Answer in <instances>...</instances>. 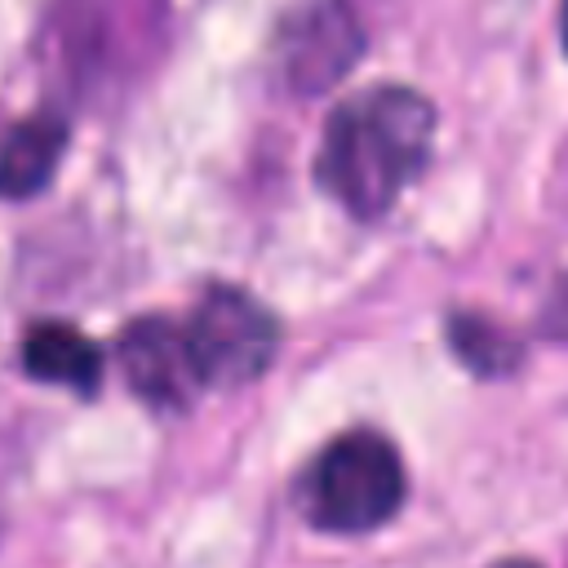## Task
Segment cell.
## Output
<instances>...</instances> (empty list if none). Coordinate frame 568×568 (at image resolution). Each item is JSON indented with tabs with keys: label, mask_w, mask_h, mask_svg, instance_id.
Here are the masks:
<instances>
[{
	"label": "cell",
	"mask_w": 568,
	"mask_h": 568,
	"mask_svg": "<svg viewBox=\"0 0 568 568\" xmlns=\"http://www.w3.org/2000/svg\"><path fill=\"white\" fill-rule=\"evenodd\" d=\"M435 142V106L408 84H373L346 98L315 155V182L351 213L382 217L422 173Z\"/></svg>",
	"instance_id": "cell-1"
},
{
	"label": "cell",
	"mask_w": 568,
	"mask_h": 568,
	"mask_svg": "<svg viewBox=\"0 0 568 568\" xmlns=\"http://www.w3.org/2000/svg\"><path fill=\"white\" fill-rule=\"evenodd\" d=\"M302 501L311 524L328 532L382 528L404 501V462L386 435L346 430L311 462Z\"/></svg>",
	"instance_id": "cell-2"
},
{
	"label": "cell",
	"mask_w": 568,
	"mask_h": 568,
	"mask_svg": "<svg viewBox=\"0 0 568 568\" xmlns=\"http://www.w3.org/2000/svg\"><path fill=\"white\" fill-rule=\"evenodd\" d=\"M186 337L204 386H244L271 368L280 351V320L253 293L213 284L195 302Z\"/></svg>",
	"instance_id": "cell-3"
},
{
	"label": "cell",
	"mask_w": 568,
	"mask_h": 568,
	"mask_svg": "<svg viewBox=\"0 0 568 568\" xmlns=\"http://www.w3.org/2000/svg\"><path fill=\"white\" fill-rule=\"evenodd\" d=\"M364 49V31L346 0H302L280 22V71L297 93L337 84Z\"/></svg>",
	"instance_id": "cell-4"
},
{
	"label": "cell",
	"mask_w": 568,
	"mask_h": 568,
	"mask_svg": "<svg viewBox=\"0 0 568 568\" xmlns=\"http://www.w3.org/2000/svg\"><path fill=\"white\" fill-rule=\"evenodd\" d=\"M115 355H120L129 386L142 399H151L155 408H186L204 390L186 324H178L169 315H142V320L124 324Z\"/></svg>",
	"instance_id": "cell-5"
},
{
	"label": "cell",
	"mask_w": 568,
	"mask_h": 568,
	"mask_svg": "<svg viewBox=\"0 0 568 568\" xmlns=\"http://www.w3.org/2000/svg\"><path fill=\"white\" fill-rule=\"evenodd\" d=\"M62 146H67V120L53 111H40L13 124V133L0 142V195L27 200L44 191L62 160Z\"/></svg>",
	"instance_id": "cell-6"
},
{
	"label": "cell",
	"mask_w": 568,
	"mask_h": 568,
	"mask_svg": "<svg viewBox=\"0 0 568 568\" xmlns=\"http://www.w3.org/2000/svg\"><path fill=\"white\" fill-rule=\"evenodd\" d=\"M22 368L36 382H53V386H71V390L89 395L102 377V351L80 328L40 320L22 337Z\"/></svg>",
	"instance_id": "cell-7"
},
{
	"label": "cell",
	"mask_w": 568,
	"mask_h": 568,
	"mask_svg": "<svg viewBox=\"0 0 568 568\" xmlns=\"http://www.w3.org/2000/svg\"><path fill=\"white\" fill-rule=\"evenodd\" d=\"M448 342H453L457 359L470 364L479 377H501L524 359V346L484 315H453L448 320Z\"/></svg>",
	"instance_id": "cell-8"
},
{
	"label": "cell",
	"mask_w": 568,
	"mask_h": 568,
	"mask_svg": "<svg viewBox=\"0 0 568 568\" xmlns=\"http://www.w3.org/2000/svg\"><path fill=\"white\" fill-rule=\"evenodd\" d=\"M541 333L568 342V275L555 284V293H550V302H546V311H541Z\"/></svg>",
	"instance_id": "cell-9"
},
{
	"label": "cell",
	"mask_w": 568,
	"mask_h": 568,
	"mask_svg": "<svg viewBox=\"0 0 568 568\" xmlns=\"http://www.w3.org/2000/svg\"><path fill=\"white\" fill-rule=\"evenodd\" d=\"M559 36H564V49H568V0L559 4Z\"/></svg>",
	"instance_id": "cell-10"
}]
</instances>
